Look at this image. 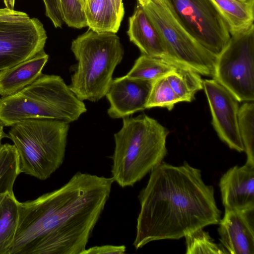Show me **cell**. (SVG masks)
Returning <instances> with one entry per match:
<instances>
[{
    "label": "cell",
    "instance_id": "obj_1",
    "mask_svg": "<svg viewBox=\"0 0 254 254\" xmlns=\"http://www.w3.org/2000/svg\"><path fill=\"white\" fill-rule=\"evenodd\" d=\"M114 182L112 177L78 172L60 188L19 202L9 254H82Z\"/></svg>",
    "mask_w": 254,
    "mask_h": 254
},
{
    "label": "cell",
    "instance_id": "obj_2",
    "mask_svg": "<svg viewBox=\"0 0 254 254\" xmlns=\"http://www.w3.org/2000/svg\"><path fill=\"white\" fill-rule=\"evenodd\" d=\"M138 198L136 250L154 241L180 239L221 219L213 186L187 161L179 166L162 162L153 168Z\"/></svg>",
    "mask_w": 254,
    "mask_h": 254
},
{
    "label": "cell",
    "instance_id": "obj_3",
    "mask_svg": "<svg viewBox=\"0 0 254 254\" xmlns=\"http://www.w3.org/2000/svg\"><path fill=\"white\" fill-rule=\"evenodd\" d=\"M123 121L122 127L114 134L111 173L114 182L125 188L133 186L162 162L169 132L145 114Z\"/></svg>",
    "mask_w": 254,
    "mask_h": 254
},
{
    "label": "cell",
    "instance_id": "obj_4",
    "mask_svg": "<svg viewBox=\"0 0 254 254\" xmlns=\"http://www.w3.org/2000/svg\"><path fill=\"white\" fill-rule=\"evenodd\" d=\"M87 111L59 75L42 74L17 93L0 98V121L11 127L28 119H50L68 123Z\"/></svg>",
    "mask_w": 254,
    "mask_h": 254
},
{
    "label": "cell",
    "instance_id": "obj_5",
    "mask_svg": "<svg viewBox=\"0 0 254 254\" xmlns=\"http://www.w3.org/2000/svg\"><path fill=\"white\" fill-rule=\"evenodd\" d=\"M71 50L77 63L69 88L82 101H98L105 96L123 58L120 38L116 33L89 29L72 41Z\"/></svg>",
    "mask_w": 254,
    "mask_h": 254
},
{
    "label": "cell",
    "instance_id": "obj_6",
    "mask_svg": "<svg viewBox=\"0 0 254 254\" xmlns=\"http://www.w3.org/2000/svg\"><path fill=\"white\" fill-rule=\"evenodd\" d=\"M69 123L50 119H28L12 126L8 136L18 154L20 173L45 180L62 165Z\"/></svg>",
    "mask_w": 254,
    "mask_h": 254
},
{
    "label": "cell",
    "instance_id": "obj_7",
    "mask_svg": "<svg viewBox=\"0 0 254 254\" xmlns=\"http://www.w3.org/2000/svg\"><path fill=\"white\" fill-rule=\"evenodd\" d=\"M142 7L162 38L171 61L199 74L213 76L217 56L199 43L185 29L167 5L151 0Z\"/></svg>",
    "mask_w": 254,
    "mask_h": 254
},
{
    "label": "cell",
    "instance_id": "obj_8",
    "mask_svg": "<svg viewBox=\"0 0 254 254\" xmlns=\"http://www.w3.org/2000/svg\"><path fill=\"white\" fill-rule=\"evenodd\" d=\"M213 79L239 102L254 100V26L231 35L217 56Z\"/></svg>",
    "mask_w": 254,
    "mask_h": 254
},
{
    "label": "cell",
    "instance_id": "obj_9",
    "mask_svg": "<svg viewBox=\"0 0 254 254\" xmlns=\"http://www.w3.org/2000/svg\"><path fill=\"white\" fill-rule=\"evenodd\" d=\"M47 39L43 24L25 12L0 9V70L25 61L42 51Z\"/></svg>",
    "mask_w": 254,
    "mask_h": 254
},
{
    "label": "cell",
    "instance_id": "obj_10",
    "mask_svg": "<svg viewBox=\"0 0 254 254\" xmlns=\"http://www.w3.org/2000/svg\"><path fill=\"white\" fill-rule=\"evenodd\" d=\"M180 24L201 45L218 56L231 35L221 14L211 0H165Z\"/></svg>",
    "mask_w": 254,
    "mask_h": 254
},
{
    "label": "cell",
    "instance_id": "obj_11",
    "mask_svg": "<svg viewBox=\"0 0 254 254\" xmlns=\"http://www.w3.org/2000/svg\"><path fill=\"white\" fill-rule=\"evenodd\" d=\"M203 89L218 136L231 149L244 151L239 128V102L214 79L203 80Z\"/></svg>",
    "mask_w": 254,
    "mask_h": 254
},
{
    "label": "cell",
    "instance_id": "obj_12",
    "mask_svg": "<svg viewBox=\"0 0 254 254\" xmlns=\"http://www.w3.org/2000/svg\"><path fill=\"white\" fill-rule=\"evenodd\" d=\"M153 82L127 75L113 79L105 95L110 105L109 116L113 119L124 118L146 109Z\"/></svg>",
    "mask_w": 254,
    "mask_h": 254
},
{
    "label": "cell",
    "instance_id": "obj_13",
    "mask_svg": "<svg viewBox=\"0 0 254 254\" xmlns=\"http://www.w3.org/2000/svg\"><path fill=\"white\" fill-rule=\"evenodd\" d=\"M220 244L231 254H254V209H225L218 224Z\"/></svg>",
    "mask_w": 254,
    "mask_h": 254
},
{
    "label": "cell",
    "instance_id": "obj_14",
    "mask_svg": "<svg viewBox=\"0 0 254 254\" xmlns=\"http://www.w3.org/2000/svg\"><path fill=\"white\" fill-rule=\"evenodd\" d=\"M219 186L225 209H254V166L245 164L230 168Z\"/></svg>",
    "mask_w": 254,
    "mask_h": 254
},
{
    "label": "cell",
    "instance_id": "obj_15",
    "mask_svg": "<svg viewBox=\"0 0 254 254\" xmlns=\"http://www.w3.org/2000/svg\"><path fill=\"white\" fill-rule=\"evenodd\" d=\"M127 34L142 54L170 60L162 38L139 3L129 18Z\"/></svg>",
    "mask_w": 254,
    "mask_h": 254
},
{
    "label": "cell",
    "instance_id": "obj_16",
    "mask_svg": "<svg viewBox=\"0 0 254 254\" xmlns=\"http://www.w3.org/2000/svg\"><path fill=\"white\" fill-rule=\"evenodd\" d=\"M49 59L44 50L9 68L0 70V95L14 94L32 83L42 73Z\"/></svg>",
    "mask_w": 254,
    "mask_h": 254
},
{
    "label": "cell",
    "instance_id": "obj_17",
    "mask_svg": "<svg viewBox=\"0 0 254 254\" xmlns=\"http://www.w3.org/2000/svg\"><path fill=\"white\" fill-rule=\"evenodd\" d=\"M83 9L89 30L98 33L118 31L122 19L113 0H89Z\"/></svg>",
    "mask_w": 254,
    "mask_h": 254
},
{
    "label": "cell",
    "instance_id": "obj_18",
    "mask_svg": "<svg viewBox=\"0 0 254 254\" xmlns=\"http://www.w3.org/2000/svg\"><path fill=\"white\" fill-rule=\"evenodd\" d=\"M224 19L231 35L254 25V0H211Z\"/></svg>",
    "mask_w": 254,
    "mask_h": 254
},
{
    "label": "cell",
    "instance_id": "obj_19",
    "mask_svg": "<svg viewBox=\"0 0 254 254\" xmlns=\"http://www.w3.org/2000/svg\"><path fill=\"white\" fill-rule=\"evenodd\" d=\"M19 202L13 192L6 193L0 202V254H9L19 220Z\"/></svg>",
    "mask_w": 254,
    "mask_h": 254
},
{
    "label": "cell",
    "instance_id": "obj_20",
    "mask_svg": "<svg viewBox=\"0 0 254 254\" xmlns=\"http://www.w3.org/2000/svg\"><path fill=\"white\" fill-rule=\"evenodd\" d=\"M185 66L169 60L142 54L127 75L130 78L154 81Z\"/></svg>",
    "mask_w": 254,
    "mask_h": 254
},
{
    "label": "cell",
    "instance_id": "obj_21",
    "mask_svg": "<svg viewBox=\"0 0 254 254\" xmlns=\"http://www.w3.org/2000/svg\"><path fill=\"white\" fill-rule=\"evenodd\" d=\"M166 78L180 102H191L195 93L203 89L200 74L186 66L170 73Z\"/></svg>",
    "mask_w": 254,
    "mask_h": 254
},
{
    "label": "cell",
    "instance_id": "obj_22",
    "mask_svg": "<svg viewBox=\"0 0 254 254\" xmlns=\"http://www.w3.org/2000/svg\"><path fill=\"white\" fill-rule=\"evenodd\" d=\"M20 174L15 146L0 143V202L6 193L13 192L14 182Z\"/></svg>",
    "mask_w": 254,
    "mask_h": 254
},
{
    "label": "cell",
    "instance_id": "obj_23",
    "mask_svg": "<svg viewBox=\"0 0 254 254\" xmlns=\"http://www.w3.org/2000/svg\"><path fill=\"white\" fill-rule=\"evenodd\" d=\"M239 128L247 155L246 164L254 166V104L246 102L239 111Z\"/></svg>",
    "mask_w": 254,
    "mask_h": 254
},
{
    "label": "cell",
    "instance_id": "obj_24",
    "mask_svg": "<svg viewBox=\"0 0 254 254\" xmlns=\"http://www.w3.org/2000/svg\"><path fill=\"white\" fill-rule=\"evenodd\" d=\"M203 229L195 230L185 237L186 254H228L221 244L215 243L208 232L204 231Z\"/></svg>",
    "mask_w": 254,
    "mask_h": 254
},
{
    "label": "cell",
    "instance_id": "obj_25",
    "mask_svg": "<svg viewBox=\"0 0 254 254\" xmlns=\"http://www.w3.org/2000/svg\"><path fill=\"white\" fill-rule=\"evenodd\" d=\"M178 102H180L165 76L153 81L146 109L159 107L171 111Z\"/></svg>",
    "mask_w": 254,
    "mask_h": 254
},
{
    "label": "cell",
    "instance_id": "obj_26",
    "mask_svg": "<svg viewBox=\"0 0 254 254\" xmlns=\"http://www.w3.org/2000/svg\"><path fill=\"white\" fill-rule=\"evenodd\" d=\"M64 22L70 27L80 29L87 26L82 6L79 0H59Z\"/></svg>",
    "mask_w": 254,
    "mask_h": 254
},
{
    "label": "cell",
    "instance_id": "obj_27",
    "mask_svg": "<svg viewBox=\"0 0 254 254\" xmlns=\"http://www.w3.org/2000/svg\"><path fill=\"white\" fill-rule=\"evenodd\" d=\"M46 15L56 28H61L64 23L59 0H43Z\"/></svg>",
    "mask_w": 254,
    "mask_h": 254
},
{
    "label": "cell",
    "instance_id": "obj_28",
    "mask_svg": "<svg viewBox=\"0 0 254 254\" xmlns=\"http://www.w3.org/2000/svg\"><path fill=\"white\" fill-rule=\"evenodd\" d=\"M126 247L124 245L113 246L104 245L95 246L88 249H85L82 254H124Z\"/></svg>",
    "mask_w": 254,
    "mask_h": 254
},
{
    "label": "cell",
    "instance_id": "obj_29",
    "mask_svg": "<svg viewBox=\"0 0 254 254\" xmlns=\"http://www.w3.org/2000/svg\"><path fill=\"white\" fill-rule=\"evenodd\" d=\"M119 16L123 19L125 14L123 0H113Z\"/></svg>",
    "mask_w": 254,
    "mask_h": 254
},
{
    "label": "cell",
    "instance_id": "obj_30",
    "mask_svg": "<svg viewBox=\"0 0 254 254\" xmlns=\"http://www.w3.org/2000/svg\"><path fill=\"white\" fill-rule=\"evenodd\" d=\"M6 7L10 10H13L15 0H3Z\"/></svg>",
    "mask_w": 254,
    "mask_h": 254
},
{
    "label": "cell",
    "instance_id": "obj_31",
    "mask_svg": "<svg viewBox=\"0 0 254 254\" xmlns=\"http://www.w3.org/2000/svg\"><path fill=\"white\" fill-rule=\"evenodd\" d=\"M3 125L2 123L0 121V143L1 140L5 137H8V135L6 134L3 131Z\"/></svg>",
    "mask_w": 254,
    "mask_h": 254
},
{
    "label": "cell",
    "instance_id": "obj_32",
    "mask_svg": "<svg viewBox=\"0 0 254 254\" xmlns=\"http://www.w3.org/2000/svg\"><path fill=\"white\" fill-rule=\"evenodd\" d=\"M138 3L141 6H145L150 3L151 0H138Z\"/></svg>",
    "mask_w": 254,
    "mask_h": 254
},
{
    "label": "cell",
    "instance_id": "obj_33",
    "mask_svg": "<svg viewBox=\"0 0 254 254\" xmlns=\"http://www.w3.org/2000/svg\"><path fill=\"white\" fill-rule=\"evenodd\" d=\"M88 0H79L82 6V7L84 6V5L86 3V2Z\"/></svg>",
    "mask_w": 254,
    "mask_h": 254
},
{
    "label": "cell",
    "instance_id": "obj_34",
    "mask_svg": "<svg viewBox=\"0 0 254 254\" xmlns=\"http://www.w3.org/2000/svg\"><path fill=\"white\" fill-rule=\"evenodd\" d=\"M240 0V1H246L247 0Z\"/></svg>",
    "mask_w": 254,
    "mask_h": 254
}]
</instances>
